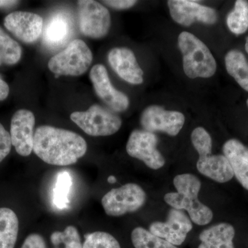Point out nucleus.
Here are the masks:
<instances>
[{
    "instance_id": "obj_1",
    "label": "nucleus",
    "mask_w": 248,
    "mask_h": 248,
    "mask_svg": "<svg viewBox=\"0 0 248 248\" xmlns=\"http://www.w3.org/2000/svg\"><path fill=\"white\" fill-rule=\"evenodd\" d=\"M86 151V141L74 132L50 125H41L36 129L33 152L46 164L58 166L75 164Z\"/></svg>"
},
{
    "instance_id": "obj_2",
    "label": "nucleus",
    "mask_w": 248,
    "mask_h": 248,
    "mask_svg": "<svg viewBox=\"0 0 248 248\" xmlns=\"http://www.w3.org/2000/svg\"><path fill=\"white\" fill-rule=\"evenodd\" d=\"M173 184L177 192L166 194L164 196L166 203L172 208L186 210L195 224L204 226L210 223L213 213L199 200L202 187L200 179L192 174H179L174 177Z\"/></svg>"
},
{
    "instance_id": "obj_3",
    "label": "nucleus",
    "mask_w": 248,
    "mask_h": 248,
    "mask_svg": "<svg viewBox=\"0 0 248 248\" xmlns=\"http://www.w3.org/2000/svg\"><path fill=\"white\" fill-rule=\"evenodd\" d=\"M192 144L199 154L197 168L205 177L218 183H226L234 177L231 164L224 155L212 154L213 141L205 129L198 127L191 135Z\"/></svg>"
},
{
    "instance_id": "obj_4",
    "label": "nucleus",
    "mask_w": 248,
    "mask_h": 248,
    "mask_svg": "<svg viewBox=\"0 0 248 248\" xmlns=\"http://www.w3.org/2000/svg\"><path fill=\"white\" fill-rule=\"evenodd\" d=\"M178 45L183 55V67L191 79L209 78L215 75L217 63L207 46L188 32H182L178 37Z\"/></svg>"
},
{
    "instance_id": "obj_5",
    "label": "nucleus",
    "mask_w": 248,
    "mask_h": 248,
    "mask_svg": "<svg viewBox=\"0 0 248 248\" xmlns=\"http://www.w3.org/2000/svg\"><path fill=\"white\" fill-rule=\"evenodd\" d=\"M92 61V52L88 45L83 40H75L50 59L48 66L57 76H79L87 71Z\"/></svg>"
},
{
    "instance_id": "obj_6",
    "label": "nucleus",
    "mask_w": 248,
    "mask_h": 248,
    "mask_svg": "<svg viewBox=\"0 0 248 248\" xmlns=\"http://www.w3.org/2000/svg\"><path fill=\"white\" fill-rule=\"evenodd\" d=\"M71 120L85 133L93 137L113 135L122 126V120L108 109L94 104L86 111L74 112Z\"/></svg>"
},
{
    "instance_id": "obj_7",
    "label": "nucleus",
    "mask_w": 248,
    "mask_h": 248,
    "mask_svg": "<svg viewBox=\"0 0 248 248\" xmlns=\"http://www.w3.org/2000/svg\"><path fill=\"white\" fill-rule=\"evenodd\" d=\"M146 201V194L141 186L127 184L107 192L103 197L102 204L108 216L120 217L138 211Z\"/></svg>"
},
{
    "instance_id": "obj_8",
    "label": "nucleus",
    "mask_w": 248,
    "mask_h": 248,
    "mask_svg": "<svg viewBox=\"0 0 248 248\" xmlns=\"http://www.w3.org/2000/svg\"><path fill=\"white\" fill-rule=\"evenodd\" d=\"M79 29L86 37L100 39L110 30V12L100 3L93 0L78 1Z\"/></svg>"
},
{
    "instance_id": "obj_9",
    "label": "nucleus",
    "mask_w": 248,
    "mask_h": 248,
    "mask_svg": "<svg viewBox=\"0 0 248 248\" xmlns=\"http://www.w3.org/2000/svg\"><path fill=\"white\" fill-rule=\"evenodd\" d=\"M158 138L155 133L135 130L129 137L127 153L132 157L143 161L150 169L158 170L165 165L163 155L158 151Z\"/></svg>"
},
{
    "instance_id": "obj_10",
    "label": "nucleus",
    "mask_w": 248,
    "mask_h": 248,
    "mask_svg": "<svg viewBox=\"0 0 248 248\" xmlns=\"http://www.w3.org/2000/svg\"><path fill=\"white\" fill-rule=\"evenodd\" d=\"M185 123V117L177 111L166 110L158 106H151L142 112L141 124L144 130L155 133L161 132L176 136Z\"/></svg>"
},
{
    "instance_id": "obj_11",
    "label": "nucleus",
    "mask_w": 248,
    "mask_h": 248,
    "mask_svg": "<svg viewBox=\"0 0 248 248\" xmlns=\"http://www.w3.org/2000/svg\"><path fill=\"white\" fill-rule=\"evenodd\" d=\"M192 229L190 217L184 211L172 208L167 220L151 223L149 231L153 234L166 240L174 246H180L185 241L187 235Z\"/></svg>"
},
{
    "instance_id": "obj_12",
    "label": "nucleus",
    "mask_w": 248,
    "mask_h": 248,
    "mask_svg": "<svg viewBox=\"0 0 248 248\" xmlns=\"http://www.w3.org/2000/svg\"><path fill=\"white\" fill-rule=\"evenodd\" d=\"M90 79L98 97L115 112L127 110L130 104L128 96L114 88L111 84L107 68L96 64L90 72Z\"/></svg>"
},
{
    "instance_id": "obj_13",
    "label": "nucleus",
    "mask_w": 248,
    "mask_h": 248,
    "mask_svg": "<svg viewBox=\"0 0 248 248\" xmlns=\"http://www.w3.org/2000/svg\"><path fill=\"white\" fill-rule=\"evenodd\" d=\"M35 124V115L30 110L20 109L13 116L10 133L11 142L21 156H29L33 151Z\"/></svg>"
},
{
    "instance_id": "obj_14",
    "label": "nucleus",
    "mask_w": 248,
    "mask_h": 248,
    "mask_svg": "<svg viewBox=\"0 0 248 248\" xmlns=\"http://www.w3.org/2000/svg\"><path fill=\"white\" fill-rule=\"evenodd\" d=\"M168 4L171 17L174 21L185 27H189L195 22L214 24L218 19V15L215 9L201 5L196 1L170 0Z\"/></svg>"
},
{
    "instance_id": "obj_15",
    "label": "nucleus",
    "mask_w": 248,
    "mask_h": 248,
    "mask_svg": "<svg viewBox=\"0 0 248 248\" xmlns=\"http://www.w3.org/2000/svg\"><path fill=\"white\" fill-rule=\"evenodd\" d=\"M4 27L24 43H33L43 30V19L33 13L16 11L4 18Z\"/></svg>"
},
{
    "instance_id": "obj_16",
    "label": "nucleus",
    "mask_w": 248,
    "mask_h": 248,
    "mask_svg": "<svg viewBox=\"0 0 248 248\" xmlns=\"http://www.w3.org/2000/svg\"><path fill=\"white\" fill-rule=\"evenodd\" d=\"M112 69L124 81L131 84H141L143 72L131 50L127 48H114L108 55Z\"/></svg>"
},
{
    "instance_id": "obj_17",
    "label": "nucleus",
    "mask_w": 248,
    "mask_h": 248,
    "mask_svg": "<svg viewBox=\"0 0 248 248\" xmlns=\"http://www.w3.org/2000/svg\"><path fill=\"white\" fill-rule=\"evenodd\" d=\"M223 151L231 164L234 176L248 190V148L239 140L232 139L224 143Z\"/></svg>"
},
{
    "instance_id": "obj_18",
    "label": "nucleus",
    "mask_w": 248,
    "mask_h": 248,
    "mask_svg": "<svg viewBox=\"0 0 248 248\" xmlns=\"http://www.w3.org/2000/svg\"><path fill=\"white\" fill-rule=\"evenodd\" d=\"M71 20L66 14L58 13L49 19L43 33V42L48 48L63 45L71 33Z\"/></svg>"
},
{
    "instance_id": "obj_19",
    "label": "nucleus",
    "mask_w": 248,
    "mask_h": 248,
    "mask_svg": "<svg viewBox=\"0 0 248 248\" xmlns=\"http://www.w3.org/2000/svg\"><path fill=\"white\" fill-rule=\"evenodd\" d=\"M235 231L229 223H222L202 232L198 248H234Z\"/></svg>"
},
{
    "instance_id": "obj_20",
    "label": "nucleus",
    "mask_w": 248,
    "mask_h": 248,
    "mask_svg": "<svg viewBox=\"0 0 248 248\" xmlns=\"http://www.w3.org/2000/svg\"><path fill=\"white\" fill-rule=\"evenodd\" d=\"M19 232V220L14 210L0 208V248H14Z\"/></svg>"
},
{
    "instance_id": "obj_21",
    "label": "nucleus",
    "mask_w": 248,
    "mask_h": 248,
    "mask_svg": "<svg viewBox=\"0 0 248 248\" xmlns=\"http://www.w3.org/2000/svg\"><path fill=\"white\" fill-rule=\"evenodd\" d=\"M225 63L230 76L248 92V62L244 54L238 50H232L227 53Z\"/></svg>"
},
{
    "instance_id": "obj_22",
    "label": "nucleus",
    "mask_w": 248,
    "mask_h": 248,
    "mask_svg": "<svg viewBox=\"0 0 248 248\" xmlns=\"http://www.w3.org/2000/svg\"><path fill=\"white\" fill-rule=\"evenodd\" d=\"M228 29L235 35H242L248 29V1L238 0L234 9L227 16Z\"/></svg>"
},
{
    "instance_id": "obj_23",
    "label": "nucleus",
    "mask_w": 248,
    "mask_h": 248,
    "mask_svg": "<svg viewBox=\"0 0 248 248\" xmlns=\"http://www.w3.org/2000/svg\"><path fill=\"white\" fill-rule=\"evenodd\" d=\"M20 45L0 27V66L14 65L22 58Z\"/></svg>"
},
{
    "instance_id": "obj_24",
    "label": "nucleus",
    "mask_w": 248,
    "mask_h": 248,
    "mask_svg": "<svg viewBox=\"0 0 248 248\" xmlns=\"http://www.w3.org/2000/svg\"><path fill=\"white\" fill-rule=\"evenodd\" d=\"M131 239L135 248H178L141 227L133 230Z\"/></svg>"
},
{
    "instance_id": "obj_25",
    "label": "nucleus",
    "mask_w": 248,
    "mask_h": 248,
    "mask_svg": "<svg viewBox=\"0 0 248 248\" xmlns=\"http://www.w3.org/2000/svg\"><path fill=\"white\" fill-rule=\"evenodd\" d=\"M50 241L54 248H83L79 232L73 226H67L63 232H54Z\"/></svg>"
},
{
    "instance_id": "obj_26",
    "label": "nucleus",
    "mask_w": 248,
    "mask_h": 248,
    "mask_svg": "<svg viewBox=\"0 0 248 248\" xmlns=\"http://www.w3.org/2000/svg\"><path fill=\"white\" fill-rule=\"evenodd\" d=\"M72 179L69 173H59L53 190V202L57 208H66L69 203L68 195L71 191Z\"/></svg>"
},
{
    "instance_id": "obj_27",
    "label": "nucleus",
    "mask_w": 248,
    "mask_h": 248,
    "mask_svg": "<svg viewBox=\"0 0 248 248\" xmlns=\"http://www.w3.org/2000/svg\"><path fill=\"white\" fill-rule=\"evenodd\" d=\"M83 248H121L117 240L105 232H94L85 235Z\"/></svg>"
},
{
    "instance_id": "obj_28",
    "label": "nucleus",
    "mask_w": 248,
    "mask_h": 248,
    "mask_svg": "<svg viewBox=\"0 0 248 248\" xmlns=\"http://www.w3.org/2000/svg\"><path fill=\"white\" fill-rule=\"evenodd\" d=\"M12 148L11 135L0 123V163L11 153Z\"/></svg>"
},
{
    "instance_id": "obj_29",
    "label": "nucleus",
    "mask_w": 248,
    "mask_h": 248,
    "mask_svg": "<svg viewBox=\"0 0 248 248\" xmlns=\"http://www.w3.org/2000/svg\"><path fill=\"white\" fill-rule=\"evenodd\" d=\"M21 248H47L45 240L39 234H31L26 238Z\"/></svg>"
},
{
    "instance_id": "obj_30",
    "label": "nucleus",
    "mask_w": 248,
    "mask_h": 248,
    "mask_svg": "<svg viewBox=\"0 0 248 248\" xmlns=\"http://www.w3.org/2000/svg\"><path fill=\"white\" fill-rule=\"evenodd\" d=\"M103 2L112 9L124 10L133 7L134 5L136 4L137 1H134V0H109V1H104Z\"/></svg>"
},
{
    "instance_id": "obj_31",
    "label": "nucleus",
    "mask_w": 248,
    "mask_h": 248,
    "mask_svg": "<svg viewBox=\"0 0 248 248\" xmlns=\"http://www.w3.org/2000/svg\"><path fill=\"white\" fill-rule=\"evenodd\" d=\"M9 86L0 76V101H4L9 94Z\"/></svg>"
},
{
    "instance_id": "obj_32",
    "label": "nucleus",
    "mask_w": 248,
    "mask_h": 248,
    "mask_svg": "<svg viewBox=\"0 0 248 248\" xmlns=\"http://www.w3.org/2000/svg\"><path fill=\"white\" fill-rule=\"evenodd\" d=\"M19 2L18 1H11V0H0V9L12 7Z\"/></svg>"
},
{
    "instance_id": "obj_33",
    "label": "nucleus",
    "mask_w": 248,
    "mask_h": 248,
    "mask_svg": "<svg viewBox=\"0 0 248 248\" xmlns=\"http://www.w3.org/2000/svg\"><path fill=\"white\" fill-rule=\"evenodd\" d=\"M108 181L110 183H115L116 182V178L113 177V176H110V177H108Z\"/></svg>"
},
{
    "instance_id": "obj_34",
    "label": "nucleus",
    "mask_w": 248,
    "mask_h": 248,
    "mask_svg": "<svg viewBox=\"0 0 248 248\" xmlns=\"http://www.w3.org/2000/svg\"><path fill=\"white\" fill-rule=\"evenodd\" d=\"M245 48H246V52L248 54V37L246 38V45H245Z\"/></svg>"
},
{
    "instance_id": "obj_35",
    "label": "nucleus",
    "mask_w": 248,
    "mask_h": 248,
    "mask_svg": "<svg viewBox=\"0 0 248 248\" xmlns=\"http://www.w3.org/2000/svg\"><path fill=\"white\" fill-rule=\"evenodd\" d=\"M247 105H248V100H247Z\"/></svg>"
}]
</instances>
